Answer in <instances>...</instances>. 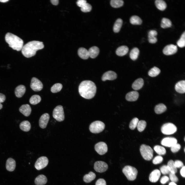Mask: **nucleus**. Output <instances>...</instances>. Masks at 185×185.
<instances>
[{"mask_svg":"<svg viewBox=\"0 0 185 185\" xmlns=\"http://www.w3.org/2000/svg\"><path fill=\"white\" fill-rule=\"evenodd\" d=\"M62 87V84L59 83H56L51 87V90L53 93H56L60 91Z\"/></svg>","mask_w":185,"mask_h":185,"instance_id":"obj_43","label":"nucleus"},{"mask_svg":"<svg viewBox=\"0 0 185 185\" xmlns=\"http://www.w3.org/2000/svg\"><path fill=\"white\" fill-rule=\"evenodd\" d=\"M140 150L142 156L145 160L149 161L152 158L153 151L149 146L142 144L140 146Z\"/></svg>","mask_w":185,"mask_h":185,"instance_id":"obj_5","label":"nucleus"},{"mask_svg":"<svg viewBox=\"0 0 185 185\" xmlns=\"http://www.w3.org/2000/svg\"><path fill=\"white\" fill-rule=\"evenodd\" d=\"M175 89L178 92L183 94L185 92V81L182 80L178 82L175 85Z\"/></svg>","mask_w":185,"mask_h":185,"instance_id":"obj_21","label":"nucleus"},{"mask_svg":"<svg viewBox=\"0 0 185 185\" xmlns=\"http://www.w3.org/2000/svg\"><path fill=\"white\" fill-rule=\"evenodd\" d=\"M44 46L42 42L36 41H30L23 46L22 53L25 57L30 58L34 56L37 51L43 49Z\"/></svg>","mask_w":185,"mask_h":185,"instance_id":"obj_2","label":"nucleus"},{"mask_svg":"<svg viewBox=\"0 0 185 185\" xmlns=\"http://www.w3.org/2000/svg\"><path fill=\"white\" fill-rule=\"evenodd\" d=\"M105 128V125L103 122L99 121L92 123L90 125L89 129L91 132L98 133L102 132Z\"/></svg>","mask_w":185,"mask_h":185,"instance_id":"obj_6","label":"nucleus"},{"mask_svg":"<svg viewBox=\"0 0 185 185\" xmlns=\"http://www.w3.org/2000/svg\"><path fill=\"white\" fill-rule=\"evenodd\" d=\"M107 164L104 162L98 161L96 162L94 164V168L97 172L102 173L106 171L108 169Z\"/></svg>","mask_w":185,"mask_h":185,"instance_id":"obj_10","label":"nucleus"},{"mask_svg":"<svg viewBox=\"0 0 185 185\" xmlns=\"http://www.w3.org/2000/svg\"><path fill=\"white\" fill-rule=\"evenodd\" d=\"M169 174L170 178L172 182L175 183L178 181V178L175 173L170 172Z\"/></svg>","mask_w":185,"mask_h":185,"instance_id":"obj_50","label":"nucleus"},{"mask_svg":"<svg viewBox=\"0 0 185 185\" xmlns=\"http://www.w3.org/2000/svg\"><path fill=\"white\" fill-rule=\"evenodd\" d=\"M169 185H177V184L173 182H171L169 184Z\"/></svg>","mask_w":185,"mask_h":185,"instance_id":"obj_58","label":"nucleus"},{"mask_svg":"<svg viewBox=\"0 0 185 185\" xmlns=\"http://www.w3.org/2000/svg\"><path fill=\"white\" fill-rule=\"evenodd\" d=\"M6 99V97L5 95L0 93V103L3 102Z\"/></svg>","mask_w":185,"mask_h":185,"instance_id":"obj_55","label":"nucleus"},{"mask_svg":"<svg viewBox=\"0 0 185 185\" xmlns=\"http://www.w3.org/2000/svg\"><path fill=\"white\" fill-rule=\"evenodd\" d=\"M162 132L164 134L169 135L173 134L177 130L176 126L171 123H167L163 124L161 127Z\"/></svg>","mask_w":185,"mask_h":185,"instance_id":"obj_8","label":"nucleus"},{"mask_svg":"<svg viewBox=\"0 0 185 185\" xmlns=\"http://www.w3.org/2000/svg\"><path fill=\"white\" fill-rule=\"evenodd\" d=\"M8 1V0H0V2L3 3H5Z\"/></svg>","mask_w":185,"mask_h":185,"instance_id":"obj_59","label":"nucleus"},{"mask_svg":"<svg viewBox=\"0 0 185 185\" xmlns=\"http://www.w3.org/2000/svg\"><path fill=\"white\" fill-rule=\"evenodd\" d=\"M161 175L160 171L158 169L153 171L150 174L149 180L151 182L154 183L158 181Z\"/></svg>","mask_w":185,"mask_h":185,"instance_id":"obj_17","label":"nucleus"},{"mask_svg":"<svg viewBox=\"0 0 185 185\" xmlns=\"http://www.w3.org/2000/svg\"><path fill=\"white\" fill-rule=\"evenodd\" d=\"M3 107V105H2L0 103V109H1Z\"/></svg>","mask_w":185,"mask_h":185,"instance_id":"obj_60","label":"nucleus"},{"mask_svg":"<svg viewBox=\"0 0 185 185\" xmlns=\"http://www.w3.org/2000/svg\"><path fill=\"white\" fill-rule=\"evenodd\" d=\"M88 52L89 57L94 59L96 58L99 54V50L97 47L94 46L90 48Z\"/></svg>","mask_w":185,"mask_h":185,"instance_id":"obj_25","label":"nucleus"},{"mask_svg":"<svg viewBox=\"0 0 185 185\" xmlns=\"http://www.w3.org/2000/svg\"><path fill=\"white\" fill-rule=\"evenodd\" d=\"M124 1L122 0H112L110 4L114 8H117L122 6L123 5Z\"/></svg>","mask_w":185,"mask_h":185,"instance_id":"obj_40","label":"nucleus"},{"mask_svg":"<svg viewBox=\"0 0 185 185\" xmlns=\"http://www.w3.org/2000/svg\"><path fill=\"white\" fill-rule=\"evenodd\" d=\"M117 76L116 72L112 71H109L104 74L102 77L101 79L103 81L107 80H113L116 78Z\"/></svg>","mask_w":185,"mask_h":185,"instance_id":"obj_16","label":"nucleus"},{"mask_svg":"<svg viewBox=\"0 0 185 185\" xmlns=\"http://www.w3.org/2000/svg\"><path fill=\"white\" fill-rule=\"evenodd\" d=\"M20 112L26 116H28L30 114L31 109L30 106L28 104L22 105L19 108Z\"/></svg>","mask_w":185,"mask_h":185,"instance_id":"obj_19","label":"nucleus"},{"mask_svg":"<svg viewBox=\"0 0 185 185\" xmlns=\"http://www.w3.org/2000/svg\"><path fill=\"white\" fill-rule=\"evenodd\" d=\"M41 100V98L40 96L35 95L31 96L29 102L31 104L35 105L39 103Z\"/></svg>","mask_w":185,"mask_h":185,"instance_id":"obj_38","label":"nucleus"},{"mask_svg":"<svg viewBox=\"0 0 185 185\" xmlns=\"http://www.w3.org/2000/svg\"><path fill=\"white\" fill-rule=\"evenodd\" d=\"M16 165V162L13 159L9 158L7 160L6 167L7 170L11 172L13 171L15 169Z\"/></svg>","mask_w":185,"mask_h":185,"instance_id":"obj_20","label":"nucleus"},{"mask_svg":"<svg viewBox=\"0 0 185 185\" xmlns=\"http://www.w3.org/2000/svg\"><path fill=\"white\" fill-rule=\"evenodd\" d=\"M96 175L93 172L90 171L88 174L85 175L83 177L84 181L88 183L90 182L95 178Z\"/></svg>","mask_w":185,"mask_h":185,"instance_id":"obj_32","label":"nucleus"},{"mask_svg":"<svg viewBox=\"0 0 185 185\" xmlns=\"http://www.w3.org/2000/svg\"><path fill=\"white\" fill-rule=\"evenodd\" d=\"M95 185H106V182L104 179H99L96 181Z\"/></svg>","mask_w":185,"mask_h":185,"instance_id":"obj_52","label":"nucleus"},{"mask_svg":"<svg viewBox=\"0 0 185 185\" xmlns=\"http://www.w3.org/2000/svg\"><path fill=\"white\" fill-rule=\"evenodd\" d=\"M20 127L22 131L24 132H28L31 128V125L30 122L27 121H24L20 124Z\"/></svg>","mask_w":185,"mask_h":185,"instance_id":"obj_29","label":"nucleus"},{"mask_svg":"<svg viewBox=\"0 0 185 185\" xmlns=\"http://www.w3.org/2000/svg\"><path fill=\"white\" fill-rule=\"evenodd\" d=\"M6 42L9 46L17 51L21 50L23 46V40L17 36L10 33H7L5 37Z\"/></svg>","mask_w":185,"mask_h":185,"instance_id":"obj_3","label":"nucleus"},{"mask_svg":"<svg viewBox=\"0 0 185 185\" xmlns=\"http://www.w3.org/2000/svg\"><path fill=\"white\" fill-rule=\"evenodd\" d=\"M50 118L49 114L47 113L43 114L41 116L39 121L40 127L42 128H45Z\"/></svg>","mask_w":185,"mask_h":185,"instance_id":"obj_15","label":"nucleus"},{"mask_svg":"<svg viewBox=\"0 0 185 185\" xmlns=\"http://www.w3.org/2000/svg\"><path fill=\"white\" fill-rule=\"evenodd\" d=\"M184 141H185V137L184 138Z\"/></svg>","mask_w":185,"mask_h":185,"instance_id":"obj_62","label":"nucleus"},{"mask_svg":"<svg viewBox=\"0 0 185 185\" xmlns=\"http://www.w3.org/2000/svg\"><path fill=\"white\" fill-rule=\"evenodd\" d=\"M95 149L96 152L100 155L105 154L108 150L107 144L103 142H100L96 144L95 145Z\"/></svg>","mask_w":185,"mask_h":185,"instance_id":"obj_12","label":"nucleus"},{"mask_svg":"<svg viewBox=\"0 0 185 185\" xmlns=\"http://www.w3.org/2000/svg\"><path fill=\"white\" fill-rule=\"evenodd\" d=\"M166 109V106L165 105L161 103L155 106L154 108V110L156 114H160L165 112Z\"/></svg>","mask_w":185,"mask_h":185,"instance_id":"obj_31","label":"nucleus"},{"mask_svg":"<svg viewBox=\"0 0 185 185\" xmlns=\"http://www.w3.org/2000/svg\"><path fill=\"white\" fill-rule=\"evenodd\" d=\"M160 72V70L158 68L154 67L149 71L148 74L150 76L154 77L158 76Z\"/></svg>","mask_w":185,"mask_h":185,"instance_id":"obj_37","label":"nucleus"},{"mask_svg":"<svg viewBox=\"0 0 185 185\" xmlns=\"http://www.w3.org/2000/svg\"><path fill=\"white\" fill-rule=\"evenodd\" d=\"M139 52V50L137 48L135 47L133 48L130 54V57L131 59L133 60H136L138 57Z\"/></svg>","mask_w":185,"mask_h":185,"instance_id":"obj_34","label":"nucleus"},{"mask_svg":"<svg viewBox=\"0 0 185 185\" xmlns=\"http://www.w3.org/2000/svg\"><path fill=\"white\" fill-rule=\"evenodd\" d=\"M139 95V93L137 91H132L128 92L126 94L125 98L128 101H135L138 99Z\"/></svg>","mask_w":185,"mask_h":185,"instance_id":"obj_18","label":"nucleus"},{"mask_svg":"<svg viewBox=\"0 0 185 185\" xmlns=\"http://www.w3.org/2000/svg\"><path fill=\"white\" fill-rule=\"evenodd\" d=\"M172 25V22L169 19L165 17L162 18L161 24V27L164 29L170 27Z\"/></svg>","mask_w":185,"mask_h":185,"instance_id":"obj_35","label":"nucleus"},{"mask_svg":"<svg viewBox=\"0 0 185 185\" xmlns=\"http://www.w3.org/2000/svg\"><path fill=\"white\" fill-rule=\"evenodd\" d=\"M139 120L138 118L135 117L133 118L130 122L129 127L130 129L133 130L137 126Z\"/></svg>","mask_w":185,"mask_h":185,"instance_id":"obj_45","label":"nucleus"},{"mask_svg":"<svg viewBox=\"0 0 185 185\" xmlns=\"http://www.w3.org/2000/svg\"><path fill=\"white\" fill-rule=\"evenodd\" d=\"M128 48L127 47L123 45L118 48L116 51V53L118 56H123L127 54L128 51Z\"/></svg>","mask_w":185,"mask_h":185,"instance_id":"obj_27","label":"nucleus"},{"mask_svg":"<svg viewBox=\"0 0 185 185\" xmlns=\"http://www.w3.org/2000/svg\"><path fill=\"white\" fill-rule=\"evenodd\" d=\"M174 165L177 168H182L184 166V165L182 162L180 160H177L174 162Z\"/></svg>","mask_w":185,"mask_h":185,"instance_id":"obj_51","label":"nucleus"},{"mask_svg":"<svg viewBox=\"0 0 185 185\" xmlns=\"http://www.w3.org/2000/svg\"><path fill=\"white\" fill-rule=\"evenodd\" d=\"M87 3V1L85 0H78L76 2L78 6L80 7H82Z\"/></svg>","mask_w":185,"mask_h":185,"instance_id":"obj_54","label":"nucleus"},{"mask_svg":"<svg viewBox=\"0 0 185 185\" xmlns=\"http://www.w3.org/2000/svg\"><path fill=\"white\" fill-rule=\"evenodd\" d=\"M123 24V20L120 18H118L115 22L113 27V30L115 33L119 32Z\"/></svg>","mask_w":185,"mask_h":185,"instance_id":"obj_30","label":"nucleus"},{"mask_svg":"<svg viewBox=\"0 0 185 185\" xmlns=\"http://www.w3.org/2000/svg\"><path fill=\"white\" fill-rule=\"evenodd\" d=\"M25 90V87L24 85H20L18 86L15 89V96L18 98L22 97L24 94Z\"/></svg>","mask_w":185,"mask_h":185,"instance_id":"obj_22","label":"nucleus"},{"mask_svg":"<svg viewBox=\"0 0 185 185\" xmlns=\"http://www.w3.org/2000/svg\"><path fill=\"white\" fill-rule=\"evenodd\" d=\"M160 172L164 175L169 174L170 172V170L167 165H163L160 168Z\"/></svg>","mask_w":185,"mask_h":185,"instance_id":"obj_47","label":"nucleus"},{"mask_svg":"<svg viewBox=\"0 0 185 185\" xmlns=\"http://www.w3.org/2000/svg\"><path fill=\"white\" fill-rule=\"evenodd\" d=\"M177 50V46L171 44L167 45L163 49V52L165 55H170L175 53Z\"/></svg>","mask_w":185,"mask_h":185,"instance_id":"obj_13","label":"nucleus"},{"mask_svg":"<svg viewBox=\"0 0 185 185\" xmlns=\"http://www.w3.org/2000/svg\"><path fill=\"white\" fill-rule=\"evenodd\" d=\"M177 141L173 137H168L163 138L161 142V144L166 147H171L177 143Z\"/></svg>","mask_w":185,"mask_h":185,"instance_id":"obj_14","label":"nucleus"},{"mask_svg":"<svg viewBox=\"0 0 185 185\" xmlns=\"http://www.w3.org/2000/svg\"><path fill=\"white\" fill-rule=\"evenodd\" d=\"M122 172L128 180L133 181L136 178L138 171L134 167L130 165L125 166L122 170Z\"/></svg>","mask_w":185,"mask_h":185,"instance_id":"obj_4","label":"nucleus"},{"mask_svg":"<svg viewBox=\"0 0 185 185\" xmlns=\"http://www.w3.org/2000/svg\"><path fill=\"white\" fill-rule=\"evenodd\" d=\"M146 125V122L144 120L139 121L137 127L138 131L141 132L143 131L145 128Z\"/></svg>","mask_w":185,"mask_h":185,"instance_id":"obj_44","label":"nucleus"},{"mask_svg":"<svg viewBox=\"0 0 185 185\" xmlns=\"http://www.w3.org/2000/svg\"><path fill=\"white\" fill-rule=\"evenodd\" d=\"M167 165L169 168L170 172L175 174L177 172V168L175 166L174 162L173 160H170L169 161Z\"/></svg>","mask_w":185,"mask_h":185,"instance_id":"obj_41","label":"nucleus"},{"mask_svg":"<svg viewBox=\"0 0 185 185\" xmlns=\"http://www.w3.org/2000/svg\"><path fill=\"white\" fill-rule=\"evenodd\" d=\"M130 23L133 25H139L142 23V20L138 16L133 15L132 16L130 19Z\"/></svg>","mask_w":185,"mask_h":185,"instance_id":"obj_36","label":"nucleus"},{"mask_svg":"<svg viewBox=\"0 0 185 185\" xmlns=\"http://www.w3.org/2000/svg\"><path fill=\"white\" fill-rule=\"evenodd\" d=\"M78 54L79 56L83 59H87L89 57L88 51L84 48L81 47L79 49Z\"/></svg>","mask_w":185,"mask_h":185,"instance_id":"obj_26","label":"nucleus"},{"mask_svg":"<svg viewBox=\"0 0 185 185\" xmlns=\"http://www.w3.org/2000/svg\"><path fill=\"white\" fill-rule=\"evenodd\" d=\"M144 80L142 78H139L136 80L133 83L132 87L135 90H138L141 89L144 85Z\"/></svg>","mask_w":185,"mask_h":185,"instance_id":"obj_28","label":"nucleus"},{"mask_svg":"<svg viewBox=\"0 0 185 185\" xmlns=\"http://www.w3.org/2000/svg\"><path fill=\"white\" fill-rule=\"evenodd\" d=\"M46 177L43 174L39 175L35 179L34 182L36 185H44L47 182Z\"/></svg>","mask_w":185,"mask_h":185,"instance_id":"obj_24","label":"nucleus"},{"mask_svg":"<svg viewBox=\"0 0 185 185\" xmlns=\"http://www.w3.org/2000/svg\"><path fill=\"white\" fill-rule=\"evenodd\" d=\"M50 1L52 4L55 5H57L59 3L58 0H51Z\"/></svg>","mask_w":185,"mask_h":185,"instance_id":"obj_57","label":"nucleus"},{"mask_svg":"<svg viewBox=\"0 0 185 185\" xmlns=\"http://www.w3.org/2000/svg\"><path fill=\"white\" fill-rule=\"evenodd\" d=\"M92 6L90 4L86 3L82 7H81V11L84 12H89L91 10Z\"/></svg>","mask_w":185,"mask_h":185,"instance_id":"obj_46","label":"nucleus"},{"mask_svg":"<svg viewBox=\"0 0 185 185\" xmlns=\"http://www.w3.org/2000/svg\"><path fill=\"white\" fill-rule=\"evenodd\" d=\"M163 160V158L162 156L158 155L154 158L152 162L154 164H157L161 163Z\"/></svg>","mask_w":185,"mask_h":185,"instance_id":"obj_48","label":"nucleus"},{"mask_svg":"<svg viewBox=\"0 0 185 185\" xmlns=\"http://www.w3.org/2000/svg\"><path fill=\"white\" fill-rule=\"evenodd\" d=\"M178 45L180 48H183L185 45V32L181 35V36L177 42Z\"/></svg>","mask_w":185,"mask_h":185,"instance_id":"obj_42","label":"nucleus"},{"mask_svg":"<svg viewBox=\"0 0 185 185\" xmlns=\"http://www.w3.org/2000/svg\"><path fill=\"white\" fill-rule=\"evenodd\" d=\"M155 4L158 9L162 11L164 10L167 7L166 3L163 0H156L155 1Z\"/></svg>","mask_w":185,"mask_h":185,"instance_id":"obj_33","label":"nucleus"},{"mask_svg":"<svg viewBox=\"0 0 185 185\" xmlns=\"http://www.w3.org/2000/svg\"><path fill=\"white\" fill-rule=\"evenodd\" d=\"M48 160L45 156H42L38 158L35 164V167L38 170H41L45 167L48 165Z\"/></svg>","mask_w":185,"mask_h":185,"instance_id":"obj_9","label":"nucleus"},{"mask_svg":"<svg viewBox=\"0 0 185 185\" xmlns=\"http://www.w3.org/2000/svg\"><path fill=\"white\" fill-rule=\"evenodd\" d=\"M78 91L82 97L90 99L95 96L96 91V87L92 81L89 80H84L82 81L79 85Z\"/></svg>","mask_w":185,"mask_h":185,"instance_id":"obj_1","label":"nucleus"},{"mask_svg":"<svg viewBox=\"0 0 185 185\" xmlns=\"http://www.w3.org/2000/svg\"><path fill=\"white\" fill-rule=\"evenodd\" d=\"M185 166H184L182 167L180 171V174L181 176L184 178L185 177Z\"/></svg>","mask_w":185,"mask_h":185,"instance_id":"obj_56","label":"nucleus"},{"mask_svg":"<svg viewBox=\"0 0 185 185\" xmlns=\"http://www.w3.org/2000/svg\"><path fill=\"white\" fill-rule=\"evenodd\" d=\"M30 87L33 90L38 91L42 89L43 85L42 82L38 79L33 77L31 80Z\"/></svg>","mask_w":185,"mask_h":185,"instance_id":"obj_11","label":"nucleus"},{"mask_svg":"<svg viewBox=\"0 0 185 185\" xmlns=\"http://www.w3.org/2000/svg\"><path fill=\"white\" fill-rule=\"evenodd\" d=\"M184 152H185V148H184Z\"/></svg>","mask_w":185,"mask_h":185,"instance_id":"obj_61","label":"nucleus"},{"mask_svg":"<svg viewBox=\"0 0 185 185\" xmlns=\"http://www.w3.org/2000/svg\"><path fill=\"white\" fill-rule=\"evenodd\" d=\"M181 147L180 145L177 143L171 147V150L173 153H175L178 152L180 149Z\"/></svg>","mask_w":185,"mask_h":185,"instance_id":"obj_49","label":"nucleus"},{"mask_svg":"<svg viewBox=\"0 0 185 185\" xmlns=\"http://www.w3.org/2000/svg\"><path fill=\"white\" fill-rule=\"evenodd\" d=\"M53 116L58 122H61L64 120V115L62 106L59 105L55 107L53 112Z\"/></svg>","mask_w":185,"mask_h":185,"instance_id":"obj_7","label":"nucleus"},{"mask_svg":"<svg viewBox=\"0 0 185 185\" xmlns=\"http://www.w3.org/2000/svg\"><path fill=\"white\" fill-rule=\"evenodd\" d=\"M155 152L160 155H164L166 153V150L163 147L159 145H155L154 147Z\"/></svg>","mask_w":185,"mask_h":185,"instance_id":"obj_39","label":"nucleus"},{"mask_svg":"<svg viewBox=\"0 0 185 185\" xmlns=\"http://www.w3.org/2000/svg\"><path fill=\"white\" fill-rule=\"evenodd\" d=\"M157 32L155 30H151L148 34V40L149 43H155L157 41V39L155 37L157 34Z\"/></svg>","mask_w":185,"mask_h":185,"instance_id":"obj_23","label":"nucleus"},{"mask_svg":"<svg viewBox=\"0 0 185 185\" xmlns=\"http://www.w3.org/2000/svg\"><path fill=\"white\" fill-rule=\"evenodd\" d=\"M169 178L166 176L162 177L160 180L161 183L163 184H165L169 180Z\"/></svg>","mask_w":185,"mask_h":185,"instance_id":"obj_53","label":"nucleus"}]
</instances>
